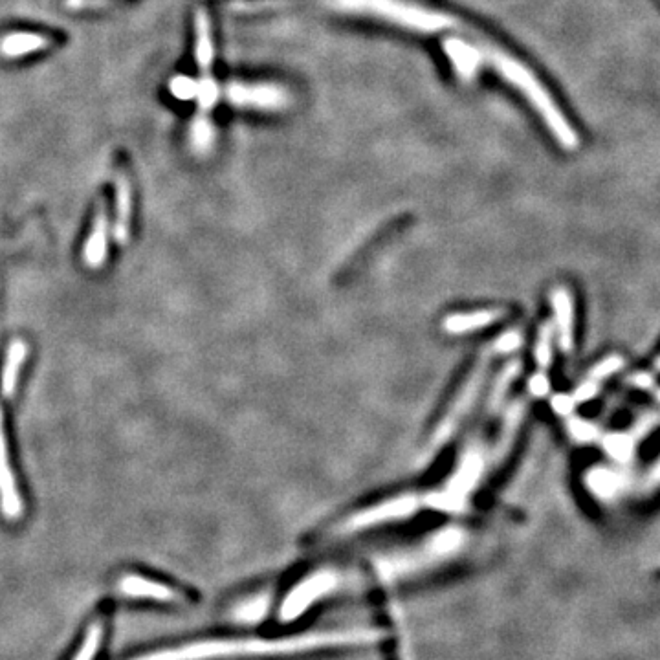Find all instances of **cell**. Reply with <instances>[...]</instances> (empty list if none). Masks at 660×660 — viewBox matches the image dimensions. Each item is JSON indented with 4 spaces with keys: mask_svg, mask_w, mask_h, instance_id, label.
Returning <instances> with one entry per match:
<instances>
[{
    "mask_svg": "<svg viewBox=\"0 0 660 660\" xmlns=\"http://www.w3.org/2000/svg\"><path fill=\"white\" fill-rule=\"evenodd\" d=\"M360 633L352 629L310 631L294 637H220L198 640L178 648L162 649L134 660H220L248 659V657H277L296 655L318 649L351 648L358 646Z\"/></svg>",
    "mask_w": 660,
    "mask_h": 660,
    "instance_id": "1",
    "label": "cell"
},
{
    "mask_svg": "<svg viewBox=\"0 0 660 660\" xmlns=\"http://www.w3.org/2000/svg\"><path fill=\"white\" fill-rule=\"evenodd\" d=\"M479 44L483 50L484 65L492 66L506 83L517 88L530 101V105L541 116V120L545 121L556 142L560 143L563 149L574 151L580 143L578 134L550 96L549 90L539 83L538 77L534 76V72L519 59L505 52L503 48L494 46L484 39H479Z\"/></svg>",
    "mask_w": 660,
    "mask_h": 660,
    "instance_id": "2",
    "label": "cell"
},
{
    "mask_svg": "<svg viewBox=\"0 0 660 660\" xmlns=\"http://www.w3.org/2000/svg\"><path fill=\"white\" fill-rule=\"evenodd\" d=\"M334 10L362 13L417 33L464 32L466 26L442 11L411 0H327Z\"/></svg>",
    "mask_w": 660,
    "mask_h": 660,
    "instance_id": "3",
    "label": "cell"
},
{
    "mask_svg": "<svg viewBox=\"0 0 660 660\" xmlns=\"http://www.w3.org/2000/svg\"><path fill=\"white\" fill-rule=\"evenodd\" d=\"M220 94L233 107L252 110H283L290 103V94L275 83H230Z\"/></svg>",
    "mask_w": 660,
    "mask_h": 660,
    "instance_id": "4",
    "label": "cell"
},
{
    "mask_svg": "<svg viewBox=\"0 0 660 660\" xmlns=\"http://www.w3.org/2000/svg\"><path fill=\"white\" fill-rule=\"evenodd\" d=\"M418 505H420V499L417 495H400V497L378 503V505L371 506V508H365L362 512H358L356 516L349 517L343 523L341 532H356V530L376 527V525L387 523V521L413 516V512H417Z\"/></svg>",
    "mask_w": 660,
    "mask_h": 660,
    "instance_id": "5",
    "label": "cell"
},
{
    "mask_svg": "<svg viewBox=\"0 0 660 660\" xmlns=\"http://www.w3.org/2000/svg\"><path fill=\"white\" fill-rule=\"evenodd\" d=\"M0 510H2V516L6 517L8 521L21 519L22 510H24L21 494L17 490V483L11 472L2 409H0Z\"/></svg>",
    "mask_w": 660,
    "mask_h": 660,
    "instance_id": "6",
    "label": "cell"
},
{
    "mask_svg": "<svg viewBox=\"0 0 660 660\" xmlns=\"http://www.w3.org/2000/svg\"><path fill=\"white\" fill-rule=\"evenodd\" d=\"M479 39L481 37L475 35L473 43H466L455 37V39H446L442 44L444 52L450 57L451 65L462 79H473L481 70V66H484L483 50H481Z\"/></svg>",
    "mask_w": 660,
    "mask_h": 660,
    "instance_id": "7",
    "label": "cell"
},
{
    "mask_svg": "<svg viewBox=\"0 0 660 660\" xmlns=\"http://www.w3.org/2000/svg\"><path fill=\"white\" fill-rule=\"evenodd\" d=\"M488 362L481 363L475 371H473L470 382L462 387L461 395L455 400V404L451 406L450 413L444 417L442 424L439 426V431L435 435V442H444L446 437H450L451 431L455 428V424L464 417V413L470 409L473 400L477 398V393L483 384L484 373H486Z\"/></svg>",
    "mask_w": 660,
    "mask_h": 660,
    "instance_id": "8",
    "label": "cell"
},
{
    "mask_svg": "<svg viewBox=\"0 0 660 660\" xmlns=\"http://www.w3.org/2000/svg\"><path fill=\"white\" fill-rule=\"evenodd\" d=\"M550 303L554 308L561 351L571 352L574 349V305L569 290L563 286L554 288L550 294Z\"/></svg>",
    "mask_w": 660,
    "mask_h": 660,
    "instance_id": "9",
    "label": "cell"
},
{
    "mask_svg": "<svg viewBox=\"0 0 660 660\" xmlns=\"http://www.w3.org/2000/svg\"><path fill=\"white\" fill-rule=\"evenodd\" d=\"M120 591L129 598H147L158 602H178L180 594L173 587L165 583L154 582L151 578H143L138 574L123 576L120 582Z\"/></svg>",
    "mask_w": 660,
    "mask_h": 660,
    "instance_id": "10",
    "label": "cell"
},
{
    "mask_svg": "<svg viewBox=\"0 0 660 660\" xmlns=\"http://www.w3.org/2000/svg\"><path fill=\"white\" fill-rule=\"evenodd\" d=\"M107 228H109V220H107V209L103 204L99 208L98 215L94 219V226L90 231V237L83 248V261L92 270H98L107 259Z\"/></svg>",
    "mask_w": 660,
    "mask_h": 660,
    "instance_id": "11",
    "label": "cell"
},
{
    "mask_svg": "<svg viewBox=\"0 0 660 660\" xmlns=\"http://www.w3.org/2000/svg\"><path fill=\"white\" fill-rule=\"evenodd\" d=\"M132 193L127 176L120 173L116 176V222H114V239L125 244L131 231Z\"/></svg>",
    "mask_w": 660,
    "mask_h": 660,
    "instance_id": "12",
    "label": "cell"
},
{
    "mask_svg": "<svg viewBox=\"0 0 660 660\" xmlns=\"http://www.w3.org/2000/svg\"><path fill=\"white\" fill-rule=\"evenodd\" d=\"M501 316L503 314L499 310H475V312L450 314L448 318L444 319V329L450 334H466V332L494 325Z\"/></svg>",
    "mask_w": 660,
    "mask_h": 660,
    "instance_id": "13",
    "label": "cell"
},
{
    "mask_svg": "<svg viewBox=\"0 0 660 660\" xmlns=\"http://www.w3.org/2000/svg\"><path fill=\"white\" fill-rule=\"evenodd\" d=\"M26 356H28V345L22 340L13 341L8 349L4 371H2V382H0V391L6 400H10L17 391L19 374H21Z\"/></svg>",
    "mask_w": 660,
    "mask_h": 660,
    "instance_id": "14",
    "label": "cell"
},
{
    "mask_svg": "<svg viewBox=\"0 0 660 660\" xmlns=\"http://www.w3.org/2000/svg\"><path fill=\"white\" fill-rule=\"evenodd\" d=\"M50 41L41 33H10L0 41V54L4 57H21L44 50Z\"/></svg>",
    "mask_w": 660,
    "mask_h": 660,
    "instance_id": "15",
    "label": "cell"
},
{
    "mask_svg": "<svg viewBox=\"0 0 660 660\" xmlns=\"http://www.w3.org/2000/svg\"><path fill=\"white\" fill-rule=\"evenodd\" d=\"M521 418H523V404H516L508 411L505 420V428H503V433H501V439L497 442V448H495V462L501 461L505 457L512 442L516 439L517 429H519V424H521Z\"/></svg>",
    "mask_w": 660,
    "mask_h": 660,
    "instance_id": "16",
    "label": "cell"
},
{
    "mask_svg": "<svg viewBox=\"0 0 660 660\" xmlns=\"http://www.w3.org/2000/svg\"><path fill=\"white\" fill-rule=\"evenodd\" d=\"M105 635V620L103 618H96L87 629V635L83 638L81 648L77 649L76 657L74 660H94L98 655L99 648H101V640Z\"/></svg>",
    "mask_w": 660,
    "mask_h": 660,
    "instance_id": "17",
    "label": "cell"
},
{
    "mask_svg": "<svg viewBox=\"0 0 660 660\" xmlns=\"http://www.w3.org/2000/svg\"><path fill=\"white\" fill-rule=\"evenodd\" d=\"M213 138H215V131H213L209 116L198 114L197 118L193 120V125H191V145H193V149L200 154L208 153Z\"/></svg>",
    "mask_w": 660,
    "mask_h": 660,
    "instance_id": "18",
    "label": "cell"
},
{
    "mask_svg": "<svg viewBox=\"0 0 660 660\" xmlns=\"http://www.w3.org/2000/svg\"><path fill=\"white\" fill-rule=\"evenodd\" d=\"M587 483H589V488L593 490L594 494L600 495V497H611L618 490L620 477L615 473L596 468L594 472L589 473Z\"/></svg>",
    "mask_w": 660,
    "mask_h": 660,
    "instance_id": "19",
    "label": "cell"
},
{
    "mask_svg": "<svg viewBox=\"0 0 660 660\" xmlns=\"http://www.w3.org/2000/svg\"><path fill=\"white\" fill-rule=\"evenodd\" d=\"M635 442L637 439L633 435H609L604 439V446L616 461L626 462L633 457Z\"/></svg>",
    "mask_w": 660,
    "mask_h": 660,
    "instance_id": "20",
    "label": "cell"
},
{
    "mask_svg": "<svg viewBox=\"0 0 660 660\" xmlns=\"http://www.w3.org/2000/svg\"><path fill=\"white\" fill-rule=\"evenodd\" d=\"M552 327L545 323L539 329L538 343H536V362L541 371H547L552 363Z\"/></svg>",
    "mask_w": 660,
    "mask_h": 660,
    "instance_id": "21",
    "label": "cell"
},
{
    "mask_svg": "<svg viewBox=\"0 0 660 660\" xmlns=\"http://www.w3.org/2000/svg\"><path fill=\"white\" fill-rule=\"evenodd\" d=\"M198 81L191 77L178 76L171 81V92L178 99H197Z\"/></svg>",
    "mask_w": 660,
    "mask_h": 660,
    "instance_id": "22",
    "label": "cell"
},
{
    "mask_svg": "<svg viewBox=\"0 0 660 660\" xmlns=\"http://www.w3.org/2000/svg\"><path fill=\"white\" fill-rule=\"evenodd\" d=\"M622 367H624V358H620V356H609L607 360L598 363V365L594 367L593 371H591V378H589V380L600 382V380H604L607 376L618 373Z\"/></svg>",
    "mask_w": 660,
    "mask_h": 660,
    "instance_id": "23",
    "label": "cell"
},
{
    "mask_svg": "<svg viewBox=\"0 0 660 660\" xmlns=\"http://www.w3.org/2000/svg\"><path fill=\"white\" fill-rule=\"evenodd\" d=\"M569 431H571L572 437L580 442H591V440L598 437V431L594 428L593 424H587L583 422L580 418H572L569 422Z\"/></svg>",
    "mask_w": 660,
    "mask_h": 660,
    "instance_id": "24",
    "label": "cell"
},
{
    "mask_svg": "<svg viewBox=\"0 0 660 660\" xmlns=\"http://www.w3.org/2000/svg\"><path fill=\"white\" fill-rule=\"evenodd\" d=\"M528 389H530V393L534 396H545L547 393H549L550 389V382L549 378L543 374V371L538 374H534L532 378H530V384H528Z\"/></svg>",
    "mask_w": 660,
    "mask_h": 660,
    "instance_id": "25",
    "label": "cell"
},
{
    "mask_svg": "<svg viewBox=\"0 0 660 660\" xmlns=\"http://www.w3.org/2000/svg\"><path fill=\"white\" fill-rule=\"evenodd\" d=\"M596 393H598V382L589 380V382H585V384L580 385V387L576 389V393L572 395V398H574L576 404H582V402H587V400L594 398Z\"/></svg>",
    "mask_w": 660,
    "mask_h": 660,
    "instance_id": "26",
    "label": "cell"
},
{
    "mask_svg": "<svg viewBox=\"0 0 660 660\" xmlns=\"http://www.w3.org/2000/svg\"><path fill=\"white\" fill-rule=\"evenodd\" d=\"M574 406H576V402H574L572 396L558 395L552 398V407H554V411L560 413V415H569L572 409H574Z\"/></svg>",
    "mask_w": 660,
    "mask_h": 660,
    "instance_id": "27",
    "label": "cell"
},
{
    "mask_svg": "<svg viewBox=\"0 0 660 660\" xmlns=\"http://www.w3.org/2000/svg\"><path fill=\"white\" fill-rule=\"evenodd\" d=\"M519 343H521V336L517 332H508L501 340L497 341L495 347H497V351L512 352L516 351Z\"/></svg>",
    "mask_w": 660,
    "mask_h": 660,
    "instance_id": "28",
    "label": "cell"
},
{
    "mask_svg": "<svg viewBox=\"0 0 660 660\" xmlns=\"http://www.w3.org/2000/svg\"><path fill=\"white\" fill-rule=\"evenodd\" d=\"M660 486V461L653 466V470L649 472L648 479H644V488L642 492H653L655 488Z\"/></svg>",
    "mask_w": 660,
    "mask_h": 660,
    "instance_id": "29",
    "label": "cell"
},
{
    "mask_svg": "<svg viewBox=\"0 0 660 660\" xmlns=\"http://www.w3.org/2000/svg\"><path fill=\"white\" fill-rule=\"evenodd\" d=\"M633 382H635V385H638V387H642V389H651V387H653V378L648 376V374H637V376L633 378Z\"/></svg>",
    "mask_w": 660,
    "mask_h": 660,
    "instance_id": "30",
    "label": "cell"
},
{
    "mask_svg": "<svg viewBox=\"0 0 660 660\" xmlns=\"http://www.w3.org/2000/svg\"><path fill=\"white\" fill-rule=\"evenodd\" d=\"M655 367H657V371H660V358L655 362Z\"/></svg>",
    "mask_w": 660,
    "mask_h": 660,
    "instance_id": "31",
    "label": "cell"
},
{
    "mask_svg": "<svg viewBox=\"0 0 660 660\" xmlns=\"http://www.w3.org/2000/svg\"><path fill=\"white\" fill-rule=\"evenodd\" d=\"M657 398H659V402H660V389L659 391H657Z\"/></svg>",
    "mask_w": 660,
    "mask_h": 660,
    "instance_id": "32",
    "label": "cell"
}]
</instances>
